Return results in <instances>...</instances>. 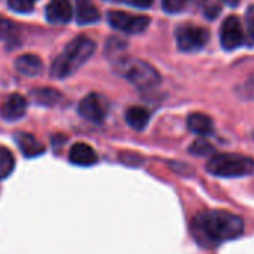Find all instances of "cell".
<instances>
[{"label": "cell", "instance_id": "25", "mask_svg": "<svg viewBox=\"0 0 254 254\" xmlns=\"http://www.w3.org/2000/svg\"><path fill=\"white\" fill-rule=\"evenodd\" d=\"M154 0H124V3L130 5L133 8H139V9H147L153 6Z\"/></svg>", "mask_w": 254, "mask_h": 254}, {"label": "cell", "instance_id": "3", "mask_svg": "<svg viewBox=\"0 0 254 254\" xmlns=\"http://www.w3.org/2000/svg\"><path fill=\"white\" fill-rule=\"evenodd\" d=\"M206 171L220 178H238L254 174V160L241 154H217L206 163Z\"/></svg>", "mask_w": 254, "mask_h": 254}, {"label": "cell", "instance_id": "24", "mask_svg": "<svg viewBox=\"0 0 254 254\" xmlns=\"http://www.w3.org/2000/svg\"><path fill=\"white\" fill-rule=\"evenodd\" d=\"M14 30V24L9 20L0 18V39H3L6 36H9Z\"/></svg>", "mask_w": 254, "mask_h": 254}, {"label": "cell", "instance_id": "18", "mask_svg": "<svg viewBox=\"0 0 254 254\" xmlns=\"http://www.w3.org/2000/svg\"><path fill=\"white\" fill-rule=\"evenodd\" d=\"M14 168H15V159L12 153L5 147H0V180L8 178L12 174Z\"/></svg>", "mask_w": 254, "mask_h": 254}, {"label": "cell", "instance_id": "1", "mask_svg": "<svg viewBox=\"0 0 254 254\" xmlns=\"http://www.w3.org/2000/svg\"><path fill=\"white\" fill-rule=\"evenodd\" d=\"M191 232L199 244L215 247L239 238L244 232V221L241 217L227 211H206L193 218Z\"/></svg>", "mask_w": 254, "mask_h": 254}, {"label": "cell", "instance_id": "14", "mask_svg": "<svg viewBox=\"0 0 254 254\" xmlns=\"http://www.w3.org/2000/svg\"><path fill=\"white\" fill-rule=\"evenodd\" d=\"M15 69L24 76H38L44 70L42 60L33 54H23L15 60Z\"/></svg>", "mask_w": 254, "mask_h": 254}, {"label": "cell", "instance_id": "4", "mask_svg": "<svg viewBox=\"0 0 254 254\" xmlns=\"http://www.w3.org/2000/svg\"><path fill=\"white\" fill-rule=\"evenodd\" d=\"M117 70L120 72V75L126 76L141 90L156 87L160 82L159 72L150 63L142 60H130L121 57L117 62Z\"/></svg>", "mask_w": 254, "mask_h": 254}, {"label": "cell", "instance_id": "27", "mask_svg": "<svg viewBox=\"0 0 254 254\" xmlns=\"http://www.w3.org/2000/svg\"><path fill=\"white\" fill-rule=\"evenodd\" d=\"M221 2L227 6H236L239 3V0H221Z\"/></svg>", "mask_w": 254, "mask_h": 254}, {"label": "cell", "instance_id": "2", "mask_svg": "<svg viewBox=\"0 0 254 254\" xmlns=\"http://www.w3.org/2000/svg\"><path fill=\"white\" fill-rule=\"evenodd\" d=\"M96 50L94 41L87 36H78L70 41L64 51L56 57L51 66V76L62 79L75 73L93 54Z\"/></svg>", "mask_w": 254, "mask_h": 254}, {"label": "cell", "instance_id": "22", "mask_svg": "<svg viewBox=\"0 0 254 254\" xmlns=\"http://www.w3.org/2000/svg\"><path fill=\"white\" fill-rule=\"evenodd\" d=\"M245 23H247V30L250 33V38L254 41V5L247 9V12H245Z\"/></svg>", "mask_w": 254, "mask_h": 254}, {"label": "cell", "instance_id": "10", "mask_svg": "<svg viewBox=\"0 0 254 254\" xmlns=\"http://www.w3.org/2000/svg\"><path fill=\"white\" fill-rule=\"evenodd\" d=\"M45 14L51 24H66L72 20L73 11L69 0H51L45 9Z\"/></svg>", "mask_w": 254, "mask_h": 254}, {"label": "cell", "instance_id": "20", "mask_svg": "<svg viewBox=\"0 0 254 254\" xmlns=\"http://www.w3.org/2000/svg\"><path fill=\"white\" fill-rule=\"evenodd\" d=\"M36 0H9V8L20 14H27L33 9Z\"/></svg>", "mask_w": 254, "mask_h": 254}, {"label": "cell", "instance_id": "6", "mask_svg": "<svg viewBox=\"0 0 254 254\" xmlns=\"http://www.w3.org/2000/svg\"><path fill=\"white\" fill-rule=\"evenodd\" d=\"M108 21L112 29L129 33V35L142 33L150 24L148 17H144V15L133 17V15H129L127 12H121V11H111L108 14Z\"/></svg>", "mask_w": 254, "mask_h": 254}, {"label": "cell", "instance_id": "11", "mask_svg": "<svg viewBox=\"0 0 254 254\" xmlns=\"http://www.w3.org/2000/svg\"><path fill=\"white\" fill-rule=\"evenodd\" d=\"M69 160L76 166H93L97 163V154L90 145L78 142L70 148Z\"/></svg>", "mask_w": 254, "mask_h": 254}, {"label": "cell", "instance_id": "26", "mask_svg": "<svg viewBox=\"0 0 254 254\" xmlns=\"http://www.w3.org/2000/svg\"><path fill=\"white\" fill-rule=\"evenodd\" d=\"M220 14V8L217 5H208L205 8V15L206 18H215Z\"/></svg>", "mask_w": 254, "mask_h": 254}, {"label": "cell", "instance_id": "17", "mask_svg": "<svg viewBox=\"0 0 254 254\" xmlns=\"http://www.w3.org/2000/svg\"><path fill=\"white\" fill-rule=\"evenodd\" d=\"M32 97L36 103H39L42 106H54L56 103H59L62 100V93L54 88L45 87V88L33 90Z\"/></svg>", "mask_w": 254, "mask_h": 254}, {"label": "cell", "instance_id": "12", "mask_svg": "<svg viewBox=\"0 0 254 254\" xmlns=\"http://www.w3.org/2000/svg\"><path fill=\"white\" fill-rule=\"evenodd\" d=\"M100 14L91 0H75V20L78 24L85 26L99 21Z\"/></svg>", "mask_w": 254, "mask_h": 254}, {"label": "cell", "instance_id": "13", "mask_svg": "<svg viewBox=\"0 0 254 254\" xmlns=\"http://www.w3.org/2000/svg\"><path fill=\"white\" fill-rule=\"evenodd\" d=\"M15 142H17L20 151L26 157H29V159L38 157V156H41V154L45 153V147L33 135H30V133H24V132L17 133L15 135Z\"/></svg>", "mask_w": 254, "mask_h": 254}, {"label": "cell", "instance_id": "5", "mask_svg": "<svg viewBox=\"0 0 254 254\" xmlns=\"http://www.w3.org/2000/svg\"><path fill=\"white\" fill-rule=\"evenodd\" d=\"M177 47L183 53H194L202 50L208 39L209 33L206 29L196 27V26H181L175 32Z\"/></svg>", "mask_w": 254, "mask_h": 254}, {"label": "cell", "instance_id": "7", "mask_svg": "<svg viewBox=\"0 0 254 254\" xmlns=\"http://www.w3.org/2000/svg\"><path fill=\"white\" fill-rule=\"evenodd\" d=\"M244 42V30L241 26L239 18L230 15L227 17L223 24H221V30H220V44L224 50L232 51L236 50L238 47H241Z\"/></svg>", "mask_w": 254, "mask_h": 254}, {"label": "cell", "instance_id": "15", "mask_svg": "<svg viewBox=\"0 0 254 254\" xmlns=\"http://www.w3.org/2000/svg\"><path fill=\"white\" fill-rule=\"evenodd\" d=\"M187 127L196 135H209L214 130V123L208 115L202 112H193L187 118Z\"/></svg>", "mask_w": 254, "mask_h": 254}, {"label": "cell", "instance_id": "8", "mask_svg": "<svg viewBox=\"0 0 254 254\" xmlns=\"http://www.w3.org/2000/svg\"><path fill=\"white\" fill-rule=\"evenodd\" d=\"M78 112L82 118L91 123H103L106 117V105L99 94L90 93L79 102Z\"/></svg>", "mask_w": 254, "mask_h": 254}, {"label": "cell", "instance_id": "9", "mask_svg": "<svg viewBox=\"0 0 254 254\" xmlns=\"http://www.w3.org/2000/svg\"><path fill=\"white\" fill-rule=\"evenodd\" d=\"M27 109V100L21 94H11L0 106V115L6 121H17L24 117Z\"/></svg>", "mask_w": 254, "mask_h": 254}, {"label": "cell", "instance_id": "19", "mask_svg": "<svg viewBox=\"0 0 254 254\" xmlns=\"http://www.w3.org/2000/svg\"><path fill=\"white\" fill-rule=\"evenodd\" d=\"M189 151H190L193 156L205 157V156H209L211 153H214V147H212L208 141H205V139H197V141H194V142L190 145Z\"/></svg>", "mask_w": 254, "mask_h": 254}, {"label": "cell", "instance_id": "16", "mask_svg": "<svg viewBox=\"0 0 254 254\" xmlns=\"http://www.w3.org/2000/svg\"><path fill=\"white\" fill-rule=\"evenodd\" d=\"M126 121L133 130H144L148 121H150V112L142 106H132L126 111Z\"/></svg>", "mask_w": 254, "mask_h": 254}, {"label": "cell", "instance_id": "21", "mask_svg": "<svg viewBox=\"0 0 254 254\" xmlns=\"http://www.w3.org/2000/svg\"><path fill=\"white\" fill-rule=\"evenodd\" d=\"M189 0H162V8L168 12V14H177L181 12Z\"/></svg>", "mask_w": 254, "mask_h": 254}, {"label": "cell", "instance_id": "23", "mask_svg": "<svg viewBox=\"0 0 254 254\" xmlns=\"http://www.w3.org/2000/svg\"><path fill=\"white\" fill-rule=\"evenodd\" d=\"M241 90H242V96L245 97V99H248V100H254V76L253 78H250L242 87H241Z\"/></svg>", "mask_w": 254, "mask_h": 254}]
</instances>
